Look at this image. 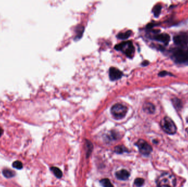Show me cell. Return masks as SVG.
Returning a JSON list of instances; mask_svg holds the SVG:
<instances>
[{
    "label": "cell",
    "instance_id": "cell-1",
    "mask_svg": "<svg viewBox=\"0 0 188 187\" xmlns=\"http://www.w3.org/2000/svg\"><path fill=\"white\" fill-rule=\"evenodd\" d=\"M176 183V178L171 173H163L156 180L157 187H175Z\"/></svg>",
    "mask_w": 188,
    "mask_h": 187
},
{
    "label": "cell",
    "instance_id": "cell-2",
    "mask_svg": "<svg viewBox=\"0 0 188 187\" xmlns=\"http://www.w3.org/2000/svg\"><path fill=\"white\" fill-rule=\"evenodd\" d=\"M114 48L118 50H121L128 57L132 58L135 53V48L132 42L130 41H124L115 46Z\"/></svg>",
    "mask_w": 188,
    "mask_h": 187
},
{
    "label": "cell",
    "instance_id": "cell-3",
    "mask_svg": "<svg viewBox=\"0 0 188 187\" xmlns=\"http://www.w3.org/2000/svg\"><path fill=\"white\" fill-rule=\"evenodd\" d=\"M128 111V108L121 103H117L111 108L112 115L116 119H122L125 117Z\"/></svg>",
    "mask_w": 188,
    "mask_h": 187
},
{
    "label": "cell",
    "instance_id": "cell-4",
    "mask_svg": "<svg viewBox=\"0 0 188 187\" xmlns=\"http://www.w3.org/2000/svg\"><path fill=\"white\" fill-rule=\"evenodd\" d=\"M161 125L163 130L168 134H174L177 132L176 125L173 121L168 116L164 117L162 120Z\"/></svg>",
    "mask_w": 188,
    "mask_h": 187
},
{
    "label": "cell",
    "instance_id": "cell-5",
    "mask_svg": "<svg viewBox=\"0 0 188 187\" xmlns=\"http://www.w3.org/2000/svg\"><path fill=\"white\" fill-rule=\"evenodd\" d=\"M172 58L173 60L178 63H184L188 62V57L186 50L182 48H177L172 51Z\"/></svg>",
    "mask_w": 188,
    "mask_h": 187
},
{
    "label": "cell",
    "instance_id": "cell-6",
    "mask_svg": "<svg viewBox=\"0 0 188 187\" xmlns=\"http://www.w3.org/2000/svg\"><path fill=\"white\" fill-rule=\"evenodd\" d=\"M135 145L137 146L140 153L145 156L149 155L152 152V146L144 139H140L138 140Z\"/></svg>",
    "mask_w": 188,
    "mask_h": 187
},
{
    "label": "cell",
    "instance_id": "cell-7",
    "mask_svg": "<svg viewBox=\"0 0 188 187\" xmlns=\"http://www.w3.org/2000/svg\"><path fill=\"white\" fill-rule=\"evenodd\" d=\"M174 43L180 47H184L188 44V34L184 33H180L174 36Z\"/></svg>",
    "mask_w": 188,
    "mask_h": 187
},
{
    "label": "cell",
    "instance_id": "cell-8",
    "mask_svg": "<svg viewBox=\"0 0 188 187\" xmlns=\"http://www.w3.org/2000/svg\"><path fill=\"white\" fill-rule=\"evenodd\" d=\"M123 76V72L114 67H111L109 70V76L112 81L120 79Z\"/></svg>",
    "mask_w": 188,
    "mask_h": 187
},
{
    "label": "cell",
    "instance_id": "cell-9",
    "mask_svg": "<svg viewBox=\"0 0 188 187\" xmlns=\"http://www.w3.org/2000/svg\"><path fill=\"white\" fill-rule=\"evenodd\" d=\"M152 38L156 41H159L167 45L170 41V36L167 34H156L153 35Z\"/></svg>",
    "mask_w": 188,
    "mask_h": 187
},
{
    "label": "cell",
    "instance_id": "cell-10",
    "mask_svg": "<svg viewBox=\"0 0 188 187\" xmlns=\"http://www.w3.org/2000/svg\"><path fill=\"white\" fill-rule=\"evenodd\" d=\"M130 176V173L125 170L118 171L116 172V177L118 180H126Z\"/></svg>",
    "mask_w": 188,
    "mask_h": 187
},
{
    "label": "cell",
    "instance_id": "cell-11",
    "mask_svg": "<svg viewBox=\"0 0 188 187\" xmlns=\"http://www.w3.org/2000/svg\"><path fill=\"white\" fill-rule=\"evenodd\" d=\"M143 110L148 114H153L155 111V107L152 103L146 102L143 106Z\"/></svg>",
    "mask_w": 188,
    "mask_h": 187
},
{
    "label": "cell",
    "instance_id": "cell-12",
    "mask_svg": "<svg viewBox=\"0 0 188 187\" xmlns=\"http://www.w3.org/2000/svg\"><path fill=\"white\" fill-rule=\"evenodd\" d=\"M172 102L174 108L177 110H181L183 107V103L179 99L177 98H174L172 99Z\"/></svg>",
    "mask_w": 188,
    "mask_h": 187
},
{
    "label": "cell",
    "instance_id": "cell-13",
    "mask_svg": "<svg viewBox=\"0 0 188 187\" xmlns=\"http://www.w3.org/2000/svg\"><path fill=\"white\" fill-rule=\"evenodd\" d=\"M51 170L56 177L58 178H60L62 177V172L58 167H52L51 168Z\"/></svg>",
    "mask_w": 188,
    "mask_h": 187
},
{
    "label": "cell",
    "instance_id": "cell-14",
    "mask_svg": "<svg viewBox=\"0 0 188 187\" xmlns=\"http://www.w3.org/2000/svg\"><path fill=\"white\" fill-rule=\"evenodd\" d=\"M2 173L3 175L5 176V177L7 178L13 177L16 175V173H15L14 171L9 170V169L3 170Z\"/></svg>",
    "mask_w": 188,
    "mask_h": 187
},
{
    "label": "cell",
    "instance_id": "cell-15",
    "mask_svg": "<svg viewBox=\"0 0 188 187\" xmlns=\"http://www.w3.org/2000/svg\"><path fill=\"white\" fill-rule=\"evenodd\" d=\"M114 151L116 153L122 154L125 152H128V149L124 146H117L114 148Z\"/></svg>",
    "mask_w": 188,
    "mask_h": 187
},
{
    "label": "cell",
    "instance_id": "cell-16",
    "mask_svg": "<svg viewBox=\"0 0 188 187\" xmlns=\"http://www.w3.org/2000/svg\"><path fill=\"white\" fill-rule=\"evenodd\" d=\"M132 34V31L131 30H128V31L124 32V33H120L117 35V37L119 39L122 40H124L128 38L130 35Z\"/></svg>",
    "mask_w": 188,
    "mask_h": 187
},
{
    "label": "cell",
    "instance_id": "cell-17",
    "mask_svg": "<svg viewBox=\"0 0 188 187\" xmlns=\"http://www.w3.org/2000/svg\"><path fill=\"white\" fill-rule=\"evenodd\" d=\"M162 10L161 5H157L153 8L152 12L154 13V15L155 17H159V15L161 13Z\"/></svg>",
    "mask_w": 188,
    "mask_h": 187
},
{
    "label": "cell",
    "instance_id": "cell-18",
    "mask_svg": "<svg viewBox=\"0 0 188 187\" xmlns=\"http://www.w3.org/2000/svg\"><path fill=\"white\" fill-rule=\"evenodd\" d=\"M100 184L103 187H114V185L111 183V181L107 178H104L101 180Z\"/></svg>",
    "mask_w": 188,
    "mask_h": 187
},
{
    "label": "cell",
    "instance_id": "cell-19",
    "mask_svg": "<svg viewBox=\"0 0 188 187\" xmlns=\"http://www.w3.org/2000/svg\"><path fill=\"white\" fill-rule=\"evenodd\" d=\"M144 180L141 178H137L134 181V185L137 187H142L144 184Z\"/></svg>",
    "mask_w": 188,
    "mask_h": 187
},
{
    "label": "cell",
    "instance_id": "cell-20",
    "mask_svg": "<svg viewBox=\"0 0 188 187\" xmlns=\"http://www.w3.org/2000/svg\"><path fill=\"white\" fill-rule=\"evenodd\" d=\"M12 166L14 167V168H17L18 170H20L23 168V164L20 161H15L13 164H12Z\"/></svg>",
    "mask_w": 188,
    "mask_h": 187
},
{
    "label": "cell",
    "instance_id": "cell-21",
    "mask_svg": "<svg viewBox=\"0 0 188 187\" xmlns=\"http://www.w3.org/2000/svg\"><path fill=\"white\" fill-rule=\"evenodd\" d=\"M87 156H89L90 155V153H92V143L89 141H87Z\"/></svg>",
    "mask_w": 188,
    "mask_h": 187
},
{
    "label": "cell",
    "instance_id": "cell-22",
    "mask_svg": "<svg viewBox=\"0 0 188 187\" xmlns=\"http://www.w3.org/2000/svg\"><path fill=\"white\" fill-rule=\"evenodd\" d=\"M159 76L161 77H164L166 76H173V75L171 72H168L166 71H162L161 72H159Z\"/></svg>",
    "mask_w": 188,
    "mask_h": 187
},
{
    "label": "cell",
    "instance_id": "cell-23",
    "mask_svg": "<svg viewBox=\"0 0 188 187\" xmlns=\"http://www.w3.org/2000/svg\"><path fill=\"white\" fill-rule=\"evenodd\" d=\"M3 132V131L2 128L0 127V137L2 135Z\"/></svg>",
    "mask_w": 188,
    "mask_h": 187
},
{
    "label": "cell",
    "instance_id": "cell-24",
    "mask_svg": "<svg viewBox=\"0 0 188 187\" xmlns=\"http://www.w3.org/2000/svg\"><path fill=\"white\" fill-rule=\"evenodd\" d=\"M148 64H149V62H148V61H145L144 62L142 63V65H145H145H147Z\"/></svg>",
    "mask_w": 188,
    "mask_h": 187
},
{
    "label": "cell",
    "instance_id": "cell-25",
    "mask_svg": "<svg viewBox=\"0 0 188 187\" xmlns=\"http://www.w3.org/2000/svg\"><path fill=\"white\" fill-rule=\"evenodd\" d=\"M186 53H187V55H188V48L187 49V50H186Z\"/></svg>",
    "mask_w": 188,
    "mask_h": 187
},
{
    "label": "cell",
    "instance_id": "cell-26",
    "mask_svg": "<svg viewBox=\"0 0 188 187\" xmlns=\"http://www.w3.org/2000/svg\"><path fill=\"white\" fill-rule=\"evenodd\" d=\"M186 121H187V122L188 123V118L187 119H186Z\"/></svg>",
    "mask_w": 188,
    "mask_h": 187
},
{
    "label": "cell",
    "instance_id": "cell-27",
    "mask_svg": "<svg viewBox=\"0 0 188 187\" xmlns=\"http://www.w3.org/2000/svg\"></svg>",
    "mask_w": 188,
    "mask_h": 187
}]
</instances>
